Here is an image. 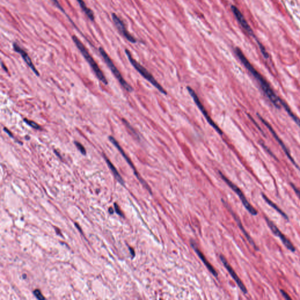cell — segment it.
<instances>
[{"mask_svg":"<svg viewBox=\"0 0 300 300\" xmlns=\"http://www.w3.org/2000/svg\"><path fill=\"white\" fill-rule=\"evenodd\" d=\"M234 52L240 60L243 65L246 67V68L250 72V73L254 77V78L257 80L260 86H261L262 90H263L265 95L267 96L268 99L271 101V102L274 104V106L277 108H280V99L274 93L270 85L266 80V79L255 69V68L252 65L250 62L247 60L246 56L244 55L241 51L238 48H236L234 49Z\"/></svg>","mask_w":300,"mask_h":300,"instance_id":"cell-1","label":"cell"},{"mask_svg":"<svg viewBox=\"0 0 300 300\" xmlns=\"http://www.w3.org/2000/svg\"><path fill=\"white\" fill-rule=\"evenodd\" d=\"M72 39L78 48V49L80 51L86 61L87 62V63L89 64V65L93 70L94 73H95L96 76L98 78V79L101 81L103 84L107 85H108V81L107 79L106 78V76H104L103 72L101 71L100 67L96 62V61L94 60L93 57L90 55V54L89 53L88 51L86 48V47L84 46V45L82 43V42L77 38L76 36H72Z\"/></svg>","mask_w":300,"mask_h":300,"instance_id":"cell-2","label":"cell"},{"mask_svg":"<svg viewBox=\"0 0 300 300\" xmlns=\"http://www.w3.org/2000/svg\"><path fill=\"white\" fill-rule=\"evenodd\" d=\"M126 55L130 62L131 64L133 65V67L135 69V70L147 80H148L150 83H151L155 88H157L161 93H162L164 95H167V92L165 90V89L162 87V86L157 82V80L154 77V76L151 74V73H150L145 67H142L141 64H140L138 62H137L132 57V55L130 53V52L126 49L125 50Z\"/></svg>","mask_w":300,"mask_h":300,"instance_id":"cell-3","label":"cell"},{"mask_svg":"<svg viewBox=\"0 0 300 300\" xmlns=\"http://www.w3.org/2000/svg\"><path fill=\"white\" fill-rule=\"evenodd\" d=\"M99 51L100 53L101 54V56L103 57L104 62H106V65H107V67H109V69H110V70L111 71V72L113 73V74H114L115 77L118 80V81L119 82L120 85L122 86V87L129 92H133V89L132 86L131 85H130L126 82V80L123 78V77L121 75V74L120 73V71L114 65L113 61H111V59H110L109 56L107 55V53L106 52L104 49L100 47L99 49Z\"/></svg>","mask_w":300,"mask_h":300,"instance_id":"cell-4","label":"cell"},{"mask_svg":"<svg viewBox=\"0 0 300 300\" xmlns=\"http://www.w3.org/2000/svg\"><path fill=\"white\" fill-rule=\"evenodd\" d=\"M219 175H220L222 179L230 187V188L234 192L239 196L240 200L241 201L243 205H244V207L247 209V210L253 216H256L258 214L257 210L249 203V202L246 199L244 195L243 194V192L240 190V189L236 186L235 184H234L232 182H231L228 178H227L220 171H219Z\"/></svg>","mask_w":300,"mask_h":300,"instance_id":"cell-5","label":"cell"},{"mask_svg":"<svg viewBox=\"0 0 300 300\" xmlns=\"http://www.w3.org/2000/svg\"><path fill=\"white\" fill-rule=\"evenodd\" d=\"M108 139L110 140V141L116 147V148L119 150V151L120 153V154L122 155V156L124 157V158L126 160V161H127V163H128V164L130 166V167L133 169V170L134 173L135 175V176L137 178V179L139 180V181L142 184V185L146 188L147 190H148L150 193L151 194H152V191L151 189V188H150V187L148 186V185L146 183V182L141 177V176L139 175L138 172H137L136 168L134 167V166L133 163H132V160H130V158L128 157V155L126 154V153H125V151L123 150V149L122 148V147L120 146V145L119 144V143L118 142V141L114 138V137L113 136H109L108 137Z\"/></svg>","mask_w":300,"mask_h":300,"instance_id":"cell-6","label":"cell"},{"mask_svg":"<svg viewBox=\"0 0 300 300\" xmlns=\"http://www.w3.org/2000/svg\"><path fill=\"white\" fill-rule=\"evenodd\" d=\"M187 90L189 92V93L190 94V95L191 96V97L192 98L193 100L194 101V102L196 103L197 106H198V107L200 108V110L201 111V113L203 114V115L204 116V117H205L206 120H207V121L208 122V123L210 125L211 127H212L219 134H220V135H222L223 134V132L221 130V129L219 128V127L215 123V121L212 119V118L210 117V116L209 115V114L207 113L206 110L205 109L204 106L202 104V103H201L200 100L197 94L196 93V92L190 87H187Z\"/></svg>","mask_w":300,"mask_h":300,"instance_id":"cell-7","label":"cell"},{"mask_svg":"<svg viewBox=\"0 0 300 300\" xmlns=\"http://www.w3.org/2000/svg\"><path fill=\"white\" fill-rule=\"evenodd\" d=\"M265 218L267 225L269 227V228L271 229V232L276 236L278 237L280 239V240H281L283 244L285 246V247L288 250H289L290 251H291L292 252H295L296 249V247H294V246L293 245V244L292 243V242L291 241H290L284 236V234L280 231V229L275 226V225L272 221H271L267 217L265 216Z\"/></svg>","mask_w":300,"mask_h":300,"instance_id":"cell-8","label":"cell"},{"mask_svg":"<svg viewBox=\"0 0 300 300\" xmlns=\"http://www.w3.org/2000/svg\"><path fill=\"white\" fill-rule=\"evenodd\" d=\"M220 259L222 263H223V265H224V266L225 267V268H226V270L229 273V274L231 275V277L233 278V279L234 280V281L236 282V283L237 284V285L238 286V287H239V288L241 290V291L244 294H247V290L246 286L243 283L242 281L239 277L237 274L236 273V272L234 271V270L233 269V268L231 267V266L229 264V263L228 262V261L226 259V258L225 257V256L221 254L220 256Z\"/></svg>","mask_w":300,"mask_h":300,"instance_id":"cell-9","label":"cell"},{"mask_svg":"<svg viewBox=\"0 0 300 300\" xmlns=\"http://www.w3.org/2000/svg\"><path fill=\"white\" fill-rule=\"evenodd\" d=\"M111 17L116 27H117V28L118 29V30L121 34L130 42L134 43H136L137 39L127 31L123 21L114 13L112 14Z\"/></svg>","mask_w":300,"mask_h":300,"instance_id":"cell-10","label":"cell"},{"mask_svg":"<svg viewBox=\"0 0 300 300\" xmlns=\"http://www.w3.org/2000/svg\"><path fill=\"white\" fill-rule=\"evenodd\" d=\"M222 203H223L224 204V205L225 206V207H226V208H227V209L229 210V212H231V214H232V215L233 216V217L234 220H236V222L237 224L238 225V226H239V228L241 229V231H242L243 233L244 234V236H245V237H246V239H247V240H248V241L249 242V243H250V244H251V245L253 247V248H254L256 250H257H257H259V247L256 246V243H254V240L252 239V238L250 236V235H249V234H248V233L246 231V230H245V229H244V228H243V225H242V223H241V221H240V220L239 218V217L237 216V215H236V214L234 212L233 210L232 209V208L230 207V206L229 205V204H228L227 202H225V200H222Z\"/></svg>","mask_w":300,"mask_h":300,"instance_id":"cell-11","label":"cell"},{"mask_svg":"<svg viewBox=\"0 0 300 300\" xmlns=\"http://www.w3.org/2000/svg\"><path fill=\"white\" fill-rule=\"evenodd\" d=\"M257 116H258V117H259V119L261 120V121H262V122L265 124V126L267 127V128L268 129L269 131H270V132L271 133V134H273V136H274V137L275 138V140H276L278 142L279 144L280 145V146H281V148H283V151L285 152L286 154L287 155V157L289 158V160L291 161V163H293V164H294L296 167H297V168L299 170H300V168H299V167L298 166V165L296 164V163L294 161V159L293 158V157H291V155L290 153H289L288 150H287V148L286 146L284 145V143H283V142L281 141V140H280V137L277 135V134L275 133V132L274 131L273 129L271 127V126L270 125V124H269L268 122H267V121H266V120H265L263 118H262V117H261V116H260L259 114H257Z\"/></svg>","mask_w":300,"mask_h":300,"instance_id":"cell-12","label":"cell"},{"mask_svg":"<svg viewBox=\"0 0 300 300\" xmlns=\"http://www.w3.org/2000/svg\"><path fill=\"white\" fill-rule=\"evenodd\" d=\"M231 9H232V11L233 12L234 15L236 17V20H237L239 23L240 24V25L243 27V28L250 35L254 36V33H253V30H252L251 27H250V25L247 23V21L244 18L242 13L239 9V8L234 5H232Z\"/></svg>","mask_w":300,"mask_h":300,"instance_id":"cell-13","label":"cell"},{"mask_svg":"<svg viewBox=\"0 0 300 300\" xmlns=\"http://www.w3.org/2000/svg\"><path fill=\"white\" fill-rule=\"evenodd\" d=\"M13 48H14V50L16 52H17V53H20L21 55V56H22V59L24 60L25 62L27 64V65L28 67L31 69V70L33 71V73L37 76H39L40 74H39V73L38 70L36 69V67L34 66L33 62H32L31 59L30 58V57L29 56L28 53L22 48H21L17 43H13Z\"/></svg>","mask_w":300,"mask_h":300,"instance_id":"cell-14","label":"cell"},{"mask_svg":"<svg viewBox=\"0 0 300 300\" xmlns=\"http://www.w3.org/2000/svg\"><path fill=\"white\" fill-rule=\"evenodd\" d=\"M191 244L192 247L194 248L195 252L197 253V255L199 256V257L200 258V259L202 260V262L203 263V264L205 265V266L207 267L208 270L212 274H213L215 277H217L218 275V273L216 272V271L215 270V269L213 268V267L209 263V262L207 260V259L205 257V256L203 254L202 252L200 251V249L197 246L195 242L192 241V240H191Z\"/></svg>","mask_w":300,"mask_h":300,"instance_id":"cell-15","label":"cell"},{"mask_svg":"<svg viewBox=\"0 0 300 300\" xmlns=\"http://www.w3.org/2000/svg\"><path fill=\"white\" fill-rule=\"evenodd\" d=\"M103 157L104 158V159L105 160L107 166L108 168H110V169L111 170V171L112 172L113 175L114 176L115 178L119 182H120L121 185H124V182L122 178V177L121 176V175H120V173H119V172L117 171V169L116 168V167H114V166L111 163V161L109 160V159L108 158V157L104 154L103 153Z\"/></svg>","mask_w":300,"mask_h":300,"instance_id":"cell-16","label":"cell"},{"mask_svg":"<svg viewBox=\"0 0 300 300\" xmlns=\"http://www.w3.org/2000/svg\"><path fill=\"white\" fill-rule=\"evenodd\" d=\"M262 196L263 198L267 202V203H268V204L270 206H271V207H272L274 209H275V210H276V211H277L278 213H280V215H281V216H283V218H284L286 220H287V221H288V220H289V218H288V215H287V214H286V213L284 211H283V210H281V209H280V207H278V206L276 204H275V203H274L273 201H271V200H270L268 198H267V196H266L265 194H264L262 193Z\"/></svg>","mask_w":300,"mask_h":300,"instance_id":"cell-17","label":"cell"},{"mask_svg":"<svg viewBox=\"0 0 300 300\" xmlns=\"http://www.w3.org/2000/svg\"><path fill=\"white\" fill-rule=\"evenodd\" d=\"M77 1L78 2V3L79 4V5L80 7H81L82 9L83 10V11L86 14V15H87V17L92 21H93L95 20V16H94V13L89 8L86 4L85 3V2L83 1V0H77Z\"/></svg>","mask_w":300,"mask_h":300,"instance_id":"cell-18","label":"cell"},{"mask_svg":"<svg viewBox=\"0 0 300 300\" xmlns=\"http://www.w3.org/2000/svg\"><path fill=\"white\" fill-rule=\"evenodd\" d=\"M280 104L281 106L284 108L286 111L287 112V113L290 115V116L292 118V119L296 123V124L300 127V120L293 113L291 108L289 107V106L287 105V104L283 100H280Z\"/></svg>","mask_w":300,"mask_h":300,"instance_id":"cell-19","label":"cell"},{"mask_svg":"<svg viewBox=\"0 0 300 300\" xmlns=\"http://www.w3.org/2000/svg\"><path fill=\"white\" fill-rule=\"evenodd\" d=\"M24 120V122H25V123L27 125H28L29 126H30V127H33V129H35V130H42L41 127H40L39 125H38L36 123L34 122L33 121H31V120H28V119H24V120Z\"/></svg>","mask_w":300,"mask_h":300,"instance_id":"cell-20","label":"cell"},{"mask_svg":"<svg viewBox=\"0 0 300 300\" xmlns=\"http://www.w3.org/2000/svg\"><path fill=\"white\" fill-rule=\"evenodd\" d=\"M123 122L124 123V124H125V126H126V127L130 131V132L132 133V134H133L134 135V136L135 137H136L137 139H139L140 140V137H139V135L137 133V132L135 131V130L133 128V127L129 123V122L126 120L125 119H123L122 120Z\"/></svg>","mask_w":300,"mask_h":300,"instance_id":"cell-21","label":"cell"},{"mask_svg":"<svg viewBox=\"0 0 300 300\" xmlns=\"http://www.w3.org/2000/svg\"><path fill=\"white\" fill-rule=\"evenodd\" d=\"M74 144L76 145V147H77V150L81 153V154L82 155H86V150L85 148L84 147V146L81 143H80L78 141H74Z\"/></svg>","mask_w":300,"mask_h":300,"instance_id":"cell-22","label":"cell"},{"mask_svg":"<svg viewBox=\"0 0 300 300\" xmlns=\"http://www.w3.org/2000/svg\"><path fill=\"white\" fill-rule=\"evenodd\" d=\"M33 294L39 300H43V299H45V297L43 296L42 294L41 293V292L39 290H35L33 291Z\"/></svg>","mask_w":300,"mask_h":300,"instance_id":"cell-23","label":"cell"},{"mask_svg":"<svg viewBox=\"0 0 300 300\" xmlns=\"http://www.w3.org/2000/svg\"><path fill=\"white\" fill-rule=\"evenodd\" d=\"M290 185L291 186V187L293 188V190L294 191L295 193L297 194V195L299 197V198L300 199V190L299 189H298L295 185H294L293 183H290Z\"/></svg>","mask_w":300,"mask_h":300,"instance_id":"cell-24","label":"cell"},{"mask_svg":"<svg viewBox=\"0 0 300 300\" xmlns=\"http://www.w3.org/2000/svg\"><path fill=\"white\" fill-rule=\"evenodd\" d=\"M280 293H281L282 296H283V297L285 299H286V300H291V298L289 296V295L285 291H284L283 290H280Z\"/></svg>","mask_w":300,"mask_h":300,"instance_id":"cell-25","label":"cell"},{"mask_svg":"<svg viewBox=\"0 0 300 300\" xmlns=\"http://www.w3.org/2000/svg\"><path fill=\"white\" fill-rule=\"evenodd\" d=\"M114 207H115V210H116V212L117 213V214L120 215L121 216H123V214L122 213L121 210L120 209V207H119V205H117L116 203H114Z\"/></svg>","mask_w":300,"mask_h":300,"instance_id":"cell-26","label":"cell"},{"mask_svg":"<svg viewBox=\"0 0 300 300\" xmlns=\"http://www.w3.org/2000/svg\"><path fill=\"white\" fill-rule=\"evenodd\" d=\"M4 131L7 134H8V135L11 137V138H12L13 139H15V137H14V135H13L12 133H11V131H9V130L7 128H6V127H4Z\"/></svg>","mask_w":300,"mask_h":300,"instance_id":"cell-27","label":"cell"},{"mask_svg":"<svg viewBox=\"0 0 300 300\" xmlns=\"http://www.w3.org/2000/svg\"><path fill=\"white\" fill-rule=\"evenodd\" d=\"M1 67H2L3 68V69H4V70L6 72H8V69H7V67H5V66L4 65V64L2 62H1Z\"/></svg>","mask_w":300,"mask_h":300,"instance_id":"cell-28","label":"cell"},{"mask_svg":"<svg viewBox=\"0 0 300 300\" xmlns=\"http://www.w3.org/2000/svg\"><path fill=\"white\" fill-rule=\"evenodd\" d=\"M54 152H55V154H56L58 157H59V158H60L61 159H62V157L61 156V155L59 154V153H58L56 150H54Z\"/></svg>","mask_w":300,"mask_h":300,"instance_id":"cell-29","label":"cell"},{"mask_svg":"<svg viewBox=\"0 0 300 300\" xmlns=\"http://www.w3.org/2000/svg\"><path fill=\"white\" fill-rule=\"evenodd\" d=\"M130 253H131V254H132L133 255V257H134V256H135V253H134V250L132 248L130 247Z\"/></svg>","mask_w":300,"mask_h":300,"instance_id":"cell-30","label":"cell"},{"mask_svg":"<svg viewBox=\"0 0 300 300\" xmlns=\"http://www.w3.org/2000/svg\"><path fill=\"white\" fill-rule=\"evenodd\" d=\"M108 210H109V212H110L111 214L113 213V212H114L113 209V208H112V207H110V208H109V209H108Z\"/></svg>","mask_w":300,"mask_h":300,"instance_id":"cell-31","label":"cell"}]
</instances>
